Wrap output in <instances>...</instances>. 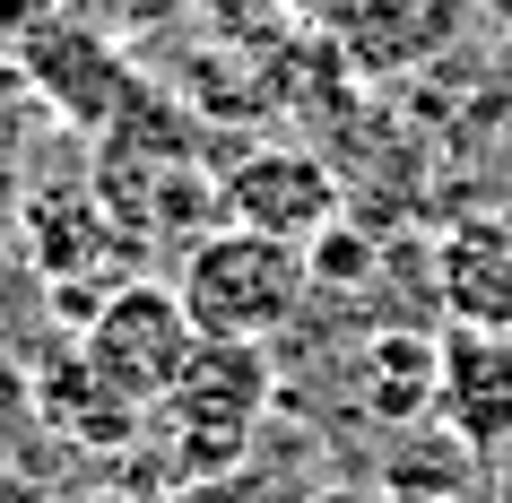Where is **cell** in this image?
I'll list each match as a JSON object with an SVG mask.
<instances>
[{"instance_id":"6","label":"cell","mask_w":512,"mask_h":503,"mask_svg":"<svg viewBox=\"0 0 512 503\" xmlns=\"http://www.w3.org/2000/svg\"><path fill=\"white\" fill-rule=\"evenodd\" d=\"M226 217L278 243H313L339 226V174L313 148H252L243 165H226Z\"/></svg>"},{"instance_id":"15","label":"cell","mask_w":512,"mask_h":503,"mask_svg":"<svg viewBox=\"0 0 512 503\" xmlns=\"http://www.w3.org/2000/svg\"><path fill=\"white\" fill-rule=\"evenodd\" d=\"M495 503H512V443L495 451Z\"/></svg>"},{"instance_id":"5","label":"cell","mask_w":512,"mask_h":503,"mask_svg":"<svg viewBox=\"0 0 512 503\" xmlns=\"http://www.w3.org/2000/svg\"><path fill=\"white\" fill-rule=\"evenodd\" d=\"M478 27V0H348L330 18V61L365 87H400L434 61H452Z\"/></svg>"},{"instance_id":"1","label":"cell","mask_w":512,"mask_h":503,"mask_svg":"<svg viewBox=\"0 0 512 503\" xmlns=\"http://www.w3.org/2000/svg\"><path fill=\"white\" fill-rule=\"evenodd\" d=\"M174 295L200 321V339H270L304 313L313 269H304V243H278V235H252L235 217H217L200 243H183Z\"/></svg>"},{"instance_id":"7","label":"cell","mask_w":512,"mask_h":503,"mask_svg":"<svg viewBox=\"0 0 512 503\" xmlns=\"http://www.w3.org/2000/svg\"><path fill=\"white\" fill-rule=\"evenodd\" d=\"M18 243L44 278H70V269H105V278H131L122 261H139V235L113 217V200L96 183H35L18 200Z\"/></svg>"},{"instance_id":"4","label":"cell","mask_w":512,"mask_h":503,"mask_svg":"<svg viewBox=\"0 0 512 503\" xmlns=\"http://www.w3.org/2000/svg\"><path fill=\"white\" fill-rule=\"evenodd\" d=\"M191 347H200V321L183 313V295L157 287V278H122V287L79 321V356L105 373L122 399L157 408L174 382H183Z\"/></svg>"},{"instance_id":"2","label":"cell","mask_w":512,"mask_h":503,"mask_svg":"<svg viewBox=\"0 0 512 503\" xmlns=\"http://www.w3.org/2000/svg\"><path fill=\"white\" fill-rule=\"evenodd\" d=\"M270 408V339H200L183 382L148 408L165 434L174 477H226L252 451V425Z\"/></svg>"},{"instance_id":"9","label":"cell","mask_w":512,"mask_h":503,"mask_svg":"<svg viewBox=\"0 0 512 503\" xmlns=\"http://www.w3.org/2000/svg\"><path fill=\"white\" fill-rule=\"evenodd\" d=\"M35 391H44V417H53L79 451H122V443H139V425H148V408H139V399H122L105 373L79 356V347H61Z\"/></svg>"},{"instance_id":"12","label":"cell","mask_w":512,"mask_h":503,"mask_svg":"<svg viewBox=\"0 0 512 503\" xmlns=\"http://www.w3.org/2000/svg\"><path fill=\"white\" fill-rule=\"evenodd\" d=\"M70 18H87L96 35H113V44H131V35H157L183 0H61Z\"/></svg>"},{"instance_id":"10","label":"cell","mask_w":512,"mask_h":503,"mask_svg":"<svg viewBox=\"0 0 512 503\" xmlns=\"http://www.w3.org/2000/svg\"><path fill=\"white\" fill-rule=\"evenodd\" d=\"M434 373H443V347H426L417 330H391L365 356V399L382 417H417V408H434Z\"/></svg>"},{"instance_id":"11","label":"cell","mask_w":512,"mask_h":503,"mask_svg":"<svg viewBox=\"0 0 512 503\" xmlns=\"http://www.w3.org/2000/svg\"><path fill=\"white\" fill-rule=\"evenodd\" d=\"M304 269H313V287H365L374 278V243L356 226H330V235L304 243Z\"/></svg>"},{"instance_id":"8","label":"cell","mask_w":512,"mask_h":503,"mask_svg":"<svg viewBox=\"0 0 512 503\" xmlns=\"http://www.w3.org/2000/svg\"><path fill=\"white\" fill-rule=\"evenodd\" d=\"M434 408L469 451L512 443V330H460L443 339V373H434Z\"/></svg>"},{"instance_id":"3","label":"cell","mask_w":512,"mask_h":503,"mask_svg":"<svg viewBox=\"0 0 512 503\" xmlns=\"http://www.w3.org/2000/svg\"><path fill=\"white\" fill-rule=\"evenodd\" d=\"M9 53H18L27 96H44L70 131H96V139H105L113 122H122V113H139V96H148V87H139V70H131V53H122L113 35H96L87 18H70L61 0L35 18L27 35H18V44H9Z\"/></svg>"},{"instance_id":"16","label":"cell","mask_w":512,"mask_h":503,"mask_svg":"<svg viewBox=\"0 0 512 503\" xmlns=\"http://www.w3.org/2000/svg\"><path fill=\"white\" fill-rule=\"evenodd\" d=\"M79 503H148L139 486H96V495H79Z\"/></svg>"},{"instance_id":"13","label":"cell","mask_w":512,"mask_h":503,"mask_svg":"<svg viewBox=\"0 0 512 503\" xmlns=\"http://www.w3.org/2000/svg\"><path fill=\"white\" fill-rule=\"evenodd\" d=\"M0 503H53V486L35 469H18V460H0Z\"/></svg>"},{"instance_id":"14","label":"cell","mask_w":512,"mask_h":503,"mask_svg":"<svg viewBox=\"0 0 512 503\" xmlns=\"http://www.w3.org/2000/svg\"><path fill=\"white\" fill-rule=\"evenodd\" d=\"M270 9H278V18H296V27H313V35H322L330 18L348 9V0H270Z\"/></svg>"}]
</instances>
